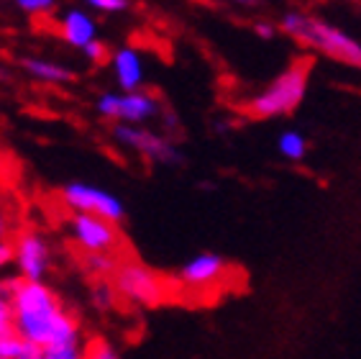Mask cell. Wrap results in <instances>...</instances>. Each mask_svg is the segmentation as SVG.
<instances>
[{
  "label": "cell",
  "instance_id": "obj_17",
  "mask_svg": "<svg viewBox=\"0 0 361 359\" xmlns=\"http://www.w3.org/2000/svg\"><path fill=\"white\" fill-rule=\"evenodd\" d=\"M277 152L290 162H300L307 154V139L300 131H282L277 139Z\"/></svg>",
  "mask_w": 361,
  "mask_h": 359
},
{
  "label": "cell",
  "instance_id": "obj_25",
  "mask_svg": "<svg viewBox=\"0 0 361 359\" xmlns=\"http://www.w3.org/2000/svg\"><path fill=\"white\" fill-rule=\"evenodd\" d=\"M16 262V249L11 239H0V267Z\"/></svg>",
  "mask_w": 361,
  "mask_h": 359
},
{
  "label": "cell",
  "instance_id": "obj_12",
  "mask_svg": "<svg viewBox=\"0 0 361 359\" xmlns=\"http://www.w3.org/2000/svg\"><path fill=\"white\" fill-rule=\"evenodd\" d=\"M95 21H92V16L87 11H67V13L59 18V36H62L64 42L72 44L77 49H85L87 44L95 42Z\"/></svg>",
  "mask_w": 361,
  "mask_h": 359
},
{
  "label": "cell",
  "instance_id": "obj_5",
  "mask_svg": "<svg viewBox=\"0 0 361 359\" xmlns=\"http://www.w3.org/2000/svg\"><path fill=\"white\" fill-rule=\"evenodd\" d=\"M70 239L72 249L87 254H126V236L116 223L87 213H70Z\"/></svg>",
  "mask_w": 361,
  "mask_h": 359
},
{
  "label": "cell",
  "instance_id": "obj_15",
  "mask_svg": "<svg viewBox=\"0 0 361 359\" xmlns=\"http://www.w3.org/2000/svg\"><path fill=\"white\" fill-rule=\"evenodd\" d=\"M0 359H44V349L16 334L0 341Z\"/></svg>",
  "mask_w": 361,
  "mask_h": 359
},
{
  "label": "cell",
  "instance_id": "obj_1",
  "mask_svg": "<svg viewBox=\"0 0 361 359\" xmlns=\"http://www.w3.org/2000/svg\"><path fill=\"white\" fill-rule=\"evenodd\" d=\"M16 308V334L26 341H34L42 349L64 344H82L80 341V321L67 311L62 298L44 283L18 280L13 295Z\"/></svg>",
  "mask_w": 361,
  "mask_h": 359
},
{
  "label": "cell",
  "instance_id": "obj_26",
  "mask_svg": "<svg viewBox=\"0 0 361 359\" xmlns=\"http://www.w3.org/2000/svg\"><path fill=\"white\" fill-rule=\"evenodd\" d=\"M0 239H8V221L3 211H0Z\"/></svg>",
  "mask_w": 361,
  "mask_h": 359
},
{
  "label": "cell",
  "instance_id": "obj_8",
  "mask_svg": "<svg viewBox=\"0 0 361 359\" xmlns=\"http://www.w3.org/2000/svg\"><path fill=\"white\" fill-rule=\"evenodd\" d=\"M113 139H116L118 144L133 149L136 154H141L144 159H149V162H154V165H167V167L185 165L182 152L167 136L146 131V129H139V126L116 124L113 126Z\"/></svg>",
  "mask_w": 361,
  "mask_h": 359
},
{
  "label": "cell",
  "instance_id": "obj_4",
  "mask_svg": "<svg viewBox=\"0 0 361 359\" xmlns=\"http://www.w3.org/2000/svg\"><path fill=\"white\" fill-rule=\"evenodd\" d=\"M111 283L118 290L123 303L139 305V308H159L177 295L174 280L154 272L152 267H146L144 262H139L133 257V252H126L121 257L118 269H116Z\"/></svg>",
  "mask_w": 361,
  "mask_h": 359
},
{
  "label": "cell",
  "instance_id": "obj_6",
  "mask_svg": "<svg viewBox=\"0 0 361 359\" xmlns=\"http://www.w3.org/2000/svg\"><path fill=\"white\" fill-rule=\"evenodd\" d=\"M59 201L64 203V208L70 213H87L97 216V218H105L118 226L123 221V203L116 198L113 193L103 190V187L87 185V182H70L59 190Z\"/></svg>",
  "mask_w": 361,
  "mask_h": 359
},
{
  "label": "cell",
  "instance_id": "obj_7",
  "mask_svg": "<svg viewBox=\"0 0 361 359\" xmlns=\"http://www.w3.org/2000/svg\"><path fill=\"white\" fill-rule=\"evenodd\" d=\"M231 264L221 254L213 252H202L195 259H190L185 267L177 272L174 285H177V295L188 293V295H208L218 290L226 280H228Z\"/></svg>",
  "mask_w": 361,
  "mask_h": 359
},
{
  "label": "cell",
  "instance_id": "obj_19",
  "mask_svg": "<svg viewBox=\"0 0 361 359\" xmlns=\"http://www.w3.org/2000/svg\"><path fill=\"white\" fill-rule=\"evenodd\" d=\"M95 108L103 118H108V121H116V124H118V118H121V95H116V93H103V95L97 98Z\"/></svg>",
  "mask_w": 361,
  "mask_h": 359
},
{
  "label": "cell",
  "instance_id": "obj_13",
  "mask_svg": "<svg viewBox=\"0 0 361 359\" xmlns=\"http://www.w3.org/2000/svg\"><path fill=\"white\" fill-rule=\"evenodd\" d=\"M23 72H28L31 77L42 80V83H51V85H62V83H72L75 80V72L62 64L49 62V59H42V57H21L18 59Z\"/></svg>",
  "mask_w": 361,
  "mask_h": 359
},
{
  "label": "cell",
  "instance_id": "obj_18",
  "mask_svg": "<svg viewBox=\"0 0 361 359\" xmlns=\"http://www.w3.org/2000/svg\"><path fill=\"white\" fill-rule=\"evenodd\" d=\"M82 357L85 359H121L118 352H116V346L108 341L105 336H87L82 341Z\"/></svg>",
  "mask_w": 361,
  "mask_h": 359
},
{
  "label": "cell",
  "instance_id": "obj_10",
  "mask_svg": "<svg viewBox=\"0 0 361 359\" xmlns=\"http://www.w3.org/2000/svg\"><path fill=\"white\" fill-rule=\"evenodd\" d=\"M113 72H116V83L126 93H136L144 85V62H141L139 52L133 47H121L113 52Z\"/></svg>",
  "mask_w": 361,
  "mask_h": 359
},
{
  "label": "cell",
  "instance_id": "obj_24",
  "mask_svg": "<svg viewBox=\"0 0 361 359\" xmlns=\"http://www.w3.org/2000/svg\"><path fill=\"white\" fill-rule=\"evenodd\" d=\"M279 31V26H274V23H267V21H257L254 23V34L259 36V39H264V42H269V39H274Z\"/></svg>",
  "mask_w": 361,
  "mask_h": 359
},
{
  "label": "cell",
  "instance_id": "obj_9",
  "mask_svg": "<svg viewBox=\"0 0 361 359\" xmlns=\"http://www.w3.org/2000/svg\"><path fill=\"white\" fill-rule=\"evenodd\" d=\"M16 249V264H18V277L26 283H42L49 269V244L39 231L34 228H21L11 236Z\"/></svg>",
  "mask_w": 361,
  "mask_h": 359
},
{
  "label": "cell",
  "instance_id": "obj_20",
  "mask_svg": "<svg viewBox=\"0 0 361 359\" xmlns=\"http://www.w3.org/2000/svg\"><path fill=\"white\" fill-rule=\"evenodd\" d=\"M18 8H21L23 13L39 18V16H51L56 6L51 0H18Z\"/></svg>",
  "mask_w": 361,
  "mask_h": 359
},
{
  "label": "cell",
  "instance_id": "obj_16",
  "mask_svg": "<svg viewBox=\"0 0 361 359\" xmlns=\"http://www.w3.org/2000/svg\"><path fill=\"white\" fill-rule=\"evenodd\" d=\"M90 300L97 311H103V313L116 311V308L123 303L121 295H118V290L113 288L111 280H97V283H90Z\"/></svg>",
  "mask_w": 361,
  "mask_h": 359
},
{
  "label": "cell",
  "instance_id": "obj_23",
  "mask_svg": "<svg viewBox=\"0 0 361 359\" xmlns=\"http://www.w3.org/2000/svg\"><path fill=\"white\" fill-rule=\"evenodd\" d=\"M87 6L95 8V11H103V13H121L128 8V0H90Z\"/></svg>",
  "mask_w": 361,
  "mask_h": 359
},
{
  "label": "cell",
  "instance_id": "obj_22",
  "mask_svg": "<svg viewBox=\"0 0 361 359\" xmlns=\"http://www.w3.org/2000/svg\"><path fill=\"white\" fill-rule=\"evenodd\" d=\"M82 54L87 57V59H90V62L95 64V67H100V64L111 62V59H113V54L108 52V47H105L103 42H97V39L82 49Z\"/></svg>",
  "mask_w": 361,
  "mask_h": 359
},
{
  "label": "cell",
  "instance_id": "obj_2",
  "mask_svg": "<svg viewBox=\"0 0 361 359\" xmlns=\"http://www.w3.org/2000/svg\"><path fill=\"white\" fill-rule=\"evenodd\" d=\"M279 31H285L290 39L307 49H315L318 54L328 57V59L361 69V42H356L343 28L328 23L320 16L305 13V11H290L282 16Z\"/></svg>",
  "mask_w": 361,
  "mask_h": 359
},
{
  "label": "cell",
  "instance_id": "obj_11",
  "mask_svg": "<svg viewBox=\"0 0 361 359\" xmlns=\"http://www.w3.org/2000/svg\"><path fill=\"white\" fill-rule=\"evenodd\" d=\"M159 113V98L149 90H136V93H123L121 95V118L118 124L139 126Z\"/></svg>",
  "mask_w": 361,
  "mask_h": 359
},
{
  "label": "cell",
  "instance_id": "obj_3",
  "mask_svg": "<svg viewBox=\"0 0 361 359\" xmlns=\"http://www.w3.org/2000/svg\"><path fill=\"white\" fill-rule=\"evenodd\" d=\"M310 59H298L290 67L277 75L267 85L259 95H254L249 103L243 105V113L254 121H269V118L287 116L302 103V98L307 93V83H310Z\"/></svg>",
  "mask_w": 361,
  "mask_h": 359
},
{
  "label": "cell",
  "instance_id": "obj_14",
  "mask_svg": "<svg viewBox=\"0 0 361 359\" xmlns=\"http://www.w3.org/2000/svg\"><path fill=\"white\" fill-rule=\"evenodd\" d=\"M21 277H3L0 280V341L16 336V308L13 295Z\"/></svg>",
  "mask_w": 361,
  "mask_h": 359
},
{
  "label": "cell",
  "instance_id": "obj_21",
  "mask_svg": "<svg viewBox=\"0 0 361 359\" xmlns=\"http://www.w3.org/2000/svg\"><path fill=\"white\" fill-rule=\"evenodd\" d=\"M44 359H85L82 344H64V346L44 349Z\"/></svg>",
  "mask_w": 361,
  "mask_h": 359
}]
</instances>
